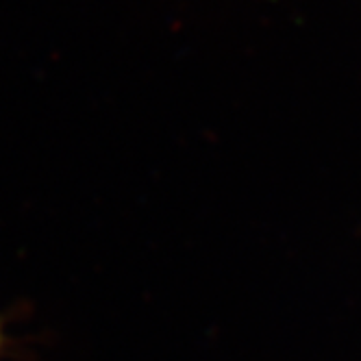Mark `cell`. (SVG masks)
Returning <instances> with one entry per match:
<instances>
[{
	"mask_svg": "<svg viewBox=\"0 0 361 361\" xmlns=\"http://www.w3.org/2000/svg\"><path fill=\"white\" fill-rule=\"evenodd\" d=\"M0 348H3V331H0Z\"/></svg>",
	"mask_w": 361,
	"mask_h": 361,
	"instance_id": "1",
	"label": "cell"
}]
</instances>
